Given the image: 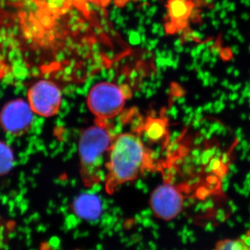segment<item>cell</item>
Returning <instances> with one entry per match:
<instances>
[{"label":"cell","mask_w":250,"mask_h":250,"mask_svg":"<svg viewBox=\"0 0 250 250\" xmlns=\"http://www.w3.org/2000/svg\"><path fill=\"white\" fill-rule=\"evenodd\" d=\"M157 170L154 152L139 133L125 132L115 137L105 170V190L112 195L122 186L149 171Z\"/></svg>","instance_id":"obj_1"},{"label":"cell","mask_w":250,"mask_h":250,"mask_svg":"<svg viewBox=\"0 0 250 250\" xmlns=\"http://www.w3.org/2000/svg\"><path fill=\"white\" fill-rule=\"evenodd\" d=\"M115 137L108 122L98 121L81 135L78 145L80 174L86 187H93L104 179L106 162Z\"/></svg>","instance_id":"obj_2"},{"label":"cell","mask_w":250,"mask_h":250,"mask_svg":"<svg viewBox=\"0 0 250 250\" xmlns=\"http://www.w3.org/2000/svg\"><path fill=\"white\" fill-rule=\"evenodd\" d=\"M128 90L112 82H100L92 87L87 98L95 121L109 122L119 116L129 98Z\"/></svg>","instance_id":"obj_3"},{"label":"cell","mask_w":250,"mask_h":250,"mask_svg":"<svg viewBox=\"0 0 250 250\" xmlns=\"http://www.w3.org/2000/svg\"><path fill=\"white\" fill-rule=\"evenodd\" d=\"M184 200L183 190L180 187L166 181L152 192L149 206L156 218L171 221L183 211Z\"/></svg>","instance_id":"obj_4"},{"label":"cell","mask_w":250,"mask_h":250,"mask_svg":"<svg viewBox=\"0 0 250 250\" xmlns=\"http://www.w3.org/2000/svg\"><path fill=\"white\" fill-rule=\"evenodd\" d=\"M28 104L36 114L51 118L59 113L62 93L53 81L41 80L31 85L27 92Z\"/></svg>","instance_id":"obj_5"},{"label":"cell","mask_w":250,"mask_h":250,"mask_svg":"<svg viewBox=\"0 0 250 250\" xmlns=\"http://www.w3.org/2000/svg\"><path fill=\"white\" fill-rule=\"evenodd\" d=\"M34 113L29 104L24 100H12L0 112V125L6 134L22 136L32 126Z\"/></svg>","instance_id":"obj_6"},{"label":"cell","mask_w":250,"mask_h":250,"mask_svg":"<svg viewBox=\"0 0 250 250\" xmlns=\"http://www.w3.org/2000/svg\"><path fill=\"white\" fill-rule=\"evenodd\" d=\"M72 210L79 218L88 220H95L101 214V202L93 194H82L73 202Z\"/></svg>","instance_id":"obj_7"},{"label":"cell","mask_w":250,"mask_h":250,"mask_svg":"<svg viewBox=\"0 0 250 250\" xmlns=\"http://www.w3.org/2000/svg\"><path fill=\"white\" fill-rule=\"evenodd\" d=\"M212 250H250V230L238 238L219 240Z\"/></svg>","instance_id":"obj_8"},{"label":"cell","mask_w":250,"mask_h":250,"mask_svg":"<svg viewBox=\"0 0 250 250\" xmlns=\"http://www.w3.org/2000/svg\"><path fill=\"white\" fill-rule=\"evenodd\" d=\"M145 132L151 141H160L167 136V123L161 118H151L145 126Z\"/></svg>","instance_id":"obj_9"},{"label":"cell","mask_w":250,"mask_h":250,"mask_svg":"<svg viewBox=\"0 0 250 250\" xmlns=\"http://www.w3.org/2000/svg\"><path fill=\"white\" fill-rule=\"evenodd\" d=\"M14 164V155L8 144L0 141V177L9 173Z\"/></svg>","instance_id":"obj_10"},{"label":"cell","mask_w":250,"mask_h":250,"mask_svg":"<svg viewBox=\"0 0 250 250\" xmlns=\"http://www.w3.org/2000/svg\"><path fill=\"white\" fill-rule=\"evenodd\" d=\"M11 71V66L6 59L0 54V82L9 75Z\"/></svg>","instance_id":"obj_11"},{"label":"cell","mask_w":250,"mask_h":250,"mask_svg":"<svg viewBox=\"0 0 250 250\" xmlns=\"http://www.w3.org/2000/svg\"><path fill=\"white\" fill-rule=\"evenodd\" d=\"M117 1H118V2H121L123 4V3L125 1H126V0H117Z\"/></svg>","instance_id":"obj_12"},{"label":"cell","mask_w":250,"mask_h":250,"mask_svg":"<svg viewBox=\"0 0 250 250\" xmlns=\"http://www.w3.org/2000/svg\"></svg>","instance_id":"obj_13"}]
</instances>
